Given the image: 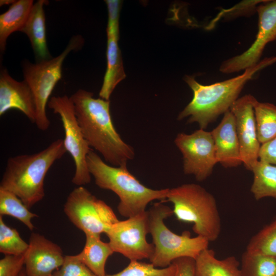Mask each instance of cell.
<instances>
[{
    "label": "cell",
    "mask_w": 276,
    "mask_h": 276,
    "mask_svg": "<svg viewBox=\"0 0 276 276\" xmlns=\"http://www.w3.org/2000/svg\"><path fill=\"white\" fill-rule=\"evenodd\" d=\"M240 270L242 276H276V257L245 251Z\"/></svg>",
    "instance_id": "cell-25"
},
{
    "label": "cell",
    "mask_w": 276,
    "mask_h": 276,
    "mask_svg": "<svg viewBox=\"0 0 276 276\" xmlns=\"http://www.w3.org/2000/svg\"><path fill=\"white\" fill-rule=\"evenodd\" d=\"M18 276H27L25 273V269H22Z\"/></svg>",
    "instance_id": "cell-34"
},
{
    "label": "cell",
    "mask_w": 276,
    "mask_h": 276,
    "mask_svg": "<svg viewBox=\"0 0 276 276\" xmlns=\"http://www.w3.org/2000/svg\"><path fill=\"white\" fill-rule=\"evenodd\" d=\"M256 99L252 95H246L238 98L229 109L235 119L241 160L249 171L251 170L259 160L261 147L257 136L254 108Z\"/></svg>",
    "instance_id": "cell-13"
},
{
    "label": "cell",
    "mask_w": 276,
    "mask_h": 276,
    "mask_svg": "<svg viewBox=\"0 0 276 276\" xmlns=\"http://www.w3.org/2000/svg\"><path fill=\"white\" fill-rule=\"evenodd\" d=\"M22 201L14 194L0 188V215H8L16 218L24 223L30 231L34 226L32 219L38 217L30 212Z\"/></svg>",
    "instance_id": "cell-24"
},
{
    "label": "cell",
    "mask_w": 276,
    "mask_h": 276,
    "mask_svg": "<svg viewBox=\"0 0 276 276\" xmlns=\"http://www.w3.org/2000/svg\"><path fill=\"white\" fill-rule=\"evenodd\" d=\"M275 60L276 57L264 59L241 75L210 85H202L194 77L186 76L184 80L192 90L193 97L179 113L178 120L188 117V123H197L200 129L204 130L220 115L229 110L245 84L258 71Z\"/></svg>",
    "instance_id": "cell-2"
},
{
    "label": "cell",
    "mask_w": 276,
    "mask_h": 276,
    "mask_svg": "<svg viewBox=\"0 0 276 276\" xmlns=\"http://www.w3.org/2000/svg\"><path fill=\"white\" fill-rule=\"evenodd\" d=\"M176 270V267L173 262L168 267L158 268L151 263L131 261L122 271L106 276H174Z\"/></svg>",
    "instance_id": "cell-28"
},
{
    "label": "cell",
    "mask_w": 276,
    "mask_h": 276,
    "mask_svg": "<svg viewBox=\"0 0 276 276\" xmlns=\"http://www.w3.org/2000/svg\"><path fill=\"white\" fill-rule=\"evenodd\" d=\"M174 143L181 152L183 171L199 181L209 177L218 163L211 132L199 129L191 134L178 133Z\"/></svg>",
    "instance_id": "cell-11"
},
{
    "label": "cell",
    "mask_w": 276,
    "mask_h": 276,
    "mask_svg": "<svg viewBox=\"0 0 276 276\" xmlns=\"http://www.w3.org/2000/svg\"><path fill=\"white\" fill-rule=\"evenodd\" d=\"M149 234L148 212L140 213L124 220H119L106 232L114 252L131 261L149 259L154 245L147 240Z\"/></svg>",
    "instance_id": "cell-10"
},
{
    "label": "cell",
    "mask_w": 276,
    "mask_h": 276,
    "mask_svg": "<svg viewBox=\"0 0 276 276\" xmlns=\"http://www.w3.org/2000/svg\"><path fill=\"white\" fill-rule=\"evenodd\" d=\"M53 276H97L76 255L65 256L63 263Z\"/></svg>",
    "instance_id": "cell-29"
},
{
    "label": "cell",
    "mask_w": 276,
    "mask_h": 276,
    "mask_svg": "<svg viewBox=\"0 0 276 276\" xmlns=\"http://www.w3.org/2000/svg\"><path fill=\"white\" fill-rule=\"evenodd\" d=\"M48 107L59 116L64 131V147L72 157L75 166L72 182L77 186L90 183L91 174L89 171L87 157L91 150L82 133L75 114L74 104L66 96L52 97Z\"/></svg>",
    "instance_id": "cell-9"
},
{
    "label": "cell",
    "mask_w": 276,
    "mask_h": 276,
    "mask_svg": "<svg viewBox=\"0 0 276 276\" xmlns=\"http://www.w3.org/2000/svg\"><path fill=\"white\" fill-rule=\"evenodd\" d=\"M246 251L276 257V218L251 238Z\"/></svg>",
    "instance_id": "cell-26"
},
{
    "label": "cell",
    "mask_w": 276,
    "mask_h": 276,
    "mask_svg": "<svg viewBox=\"0 0 276 276\" xmlns=\"http://www.w3.org/2000/svg\"><path fill=\"white\" fill-rule=\"evenodd\" d=\"M195 276H242L239 262L234 256L219 260L207 248L195 260Z\"/></svg>",
    "instance_id": "cell-19"
},
{
    "label": "cell",
    "mask_w": 276,
    "mask_h": 276,
    "mask_svg": "<svg viewBox=\"0 0 276 276\" xmlns=\"http://www.w3.org/2000/svg\"><path fill=\"white\" fill-rule=\"evenodd\" d=\"M63 211L85 236L101 237L119 220L110 206L83 186H78L69 194Z\"/></svg>",
    "instance_id": "cell-8"
},
{
    "label": "cell",
    "mask_w": 276,
    "mask_h": 276,
    "mask_svg": "<svg viewBox=\"0 0 276 276\" xmlns=\"http://www.w3.org/2000/svg\"><path fill=\"white\" fill-rule=\"evenodd\" d=\"M87 164L96 185L119 197L117 209L123 217L128 218L145 212L154 200L166 201L169 188L153 190L144 186L128 170L127 165L110 166L92 150L87 155Z\"/></svg>",
    "instance_id": "cell-4"
},
{
    "label": "cell",
    "mask_w": 276,
    "mask_h": 276,
    "mask_svg": "<svg viewBox=\"0 0 276 276\" xmlns=\"http://www.w3.org/2000/svg\"><path fill=\"white\" fill-rule=\"evenodd\" d=\"M259 160L272 165H276V137L261 145Z\"/></svg>",
    "instance_id": "cell-31"
},
{
    "label": "cell",
    "mask_w": 276,
    "mask_h": 276,
    "mask_svg": "<svg viewBox=\"0 0 276 276\" xmlns=\"http://www.w3.org/2000/svg\"><path fill=\"white\" fill-rule=\"evenodd\" d=\"M82 43V37L79 35L75 36L57 57L36 63L26 62L23 64L24 80L31 88L36 103L35 124L41 131L48 130L50 125L46 113V107L53 90L61 78L63 61L71 52L79 49Z\"/></svg>",
    "instance_id": "cell-7"
},
{
    "label": "cell",
    "mask_w": 276,
    "mask_h": 276,
    "mask_svg": "<svg viewBox=\"0 0 276 276\" xmlns=\"http://www.w3.org/2000/svg\"><path fill=\"white\" fill-rule=\"evenodd\" d=\"M48 3L47 1L39 0L34 3L26 22L20 31L28 37L38 61L50 59L46 40L43 9Z\"/></svg>",
    "instance_id": "cell-18"
},
{
    "label": "cell",
    "mask_w": 276,
    "mask_h": 276,
    "mask_svg": "<svg viewBox=\"0 0 276 276\" xmlns=\"http://www.w3.org/2000/svg\"><path fill=\"white\" fill-rule=\"evenodd\" d=\"M25 259L27 276H53L63 263L64 257L57 244L37 233H32Z\"/></svg>",
    "instance_id": "cell-15"
},
{
    "label": "cell",
    "mask_w": 276,
    "mask_h": 276,
    "mask_svg": "<svg viewBox=\"0 0 276 276\" xmlns=\"http://www.w3.org/2000/svg\"><path fill=\"white\" fill-rule=\"evenodd\" d=\"M32 0H19L10 6L0 15V49L5 51L8 37L13 32L20 31L24 26L32 7Z\"/></svg>",
    "instance_id": "cell-21"
},
{
    "label": "cell",
    "mask_w": 276,
    "mask_h": 276,
    "mask_svg": "<svg viewBox=\"0 0 276 276\" xmlns=\"http://www.w3.org/2000/svg\"><path fill=\"white\" fill-rule=\"evenodd\" d=\"M16 1L13 0H1L0 1V6H2L6 5H11L13 4Z\"/></svg>",
    "instance_id": "cell-33"
},
{
    "label": "cell",
    "mask_w": 276,
    "mask_h": 276,
    "mask_svg": "<svg viewBox=\"0 0 276 276\" xmlns=\"http://www.w3.org/2000/svg\"><path fill=\"white\" fill-rule=\"evenodd\" d=\"M176 267L174 276H195V259L183 257L175 260Z\"/></svg>",
    "instance_id": "cell-32"
},
{
    "label": "cell",
    "mask_w": 276,
    "mask_h": 276,
    "mask_svg": "<svg viewBox=\"0 0 276 276\" xmlns=\"http://www.w3.org/2000/svg\"><path fill=\"white\" fill-rule=\"evenodd\" d=\"M251 171L254 179L250 191L259 200L265 197L276 199V166L258 160Z\"/></svg>",
    "instance_id": "cell-22"
},
{
    "label": "cell",
    "mask_w": 276,
    "mask_h": 276,
    "mask_svg": "<svg viewBox=\"0 0 276 276\" xmlns=\"http://www.w3.org/2000/svg\"><path fill=\"white\" fill-rule=\"evenodd\" d=\"M113 253L109 243L102 241L101 237L86 235L84 246L76 256L96 275L106 276V263Z\"/></svg>",
    "instance_id": "cell-20"
},
{
    "label": "cell",
    "mask_w": 276,
    "mask_h": 276,
    "mask_svg": "<svg viewBox=\"0 0 276 276\" xmlns=\"http://www.w3.org/2000/svg\"><path fill=\"white\" fill-rule=\"evenodd\" d=\"M160 201L154 203L147 211L149 234L154 245L149 259L155 267L165 268L175 260L189 257L196 259L200 253L208 248L209 241L199 236L192 237L189 231L181 235L172 232L164 220L173 215V210Z\"/></svg>",
    "instance_id": "cell-5"
},
{
    "label": "cell",
    "mask_w": 276,
    "mask_h": 276,
    "mask_svg": "<svg viewBox=\"0 0 276 276\" xmlns=\"http://www.w3.org/2000/svg\"><path fill=\"white\" fill-rule=\"evenodd\" d=\"M66 152L63 140L58 139L37 153L9 157L0 188L16 195L30 209L44 197L45 177Z\"/></svg>",
    "instance_id": "cell-3"
},
{
    "label": "cell",
    "mask_w": 276,
    "mask_h": 276,
    "mask_svg": "<svg viewBox=\"0 0 276 276\" xmlns=\"http://www.w3.org/2000/svg\"><path fill=\"white\" fill-rule=\"evenodd\" d=\"M258 31L251 46L240 55L224 61L219 70L231 74L257 65L266 44L276 39V1H266L258 5Z\"/></svg>",
    "instance_id": "cell-12"
},
{
    "label": "cell",
    "mask_w": 276,
    "mask_h": 276,
    "mask_svg": "<svg viewBox=\"0 0 276 276\" xmlns=\"http://www.w3.org/2000/svg\"><path fill=\"white\" fill-rule=\"evenodd\" d=\"M29 246L17 231L8 226L0 215V252L5 255H21L27 251Z\"/></svg>",
    "instance_id": "cell-27"
},
{
    "label": "cell",
    "mask_w": 276,
    "mask_h": 276,
    "mask_svg": "<svg viewBox=\"0 0 276 276\" xmlns=\"http://www.w3.org/2000/svg\"><path fill=\"white\" fill-rule=\"evenodd\" d=\"M254 108L258 139L261 145L276 137V105L256 99Z\"/></svg>",
    "instance_id": "cell-23"
},
{
    "label": "cell",
    "mask_w": 276,
    "mask_h": 276,
    "mask_svg": "<svg viewBox=\"0 0 276 276\" xmlns=\"http://www.w3.org/2000/svg\"><path fill=\"white\" fill-rule=\"evenodd\" d=\"M218 163L225 168L236 167L242 164L235 119L228 110L219 125L211 131Z\"/></svg>",
    "instance_id": "cell-17"
},
{
    "label": "cell",
    "mask_w": 276,
    "mask_h": 276,
    "mask_svg": "<svg viewBox=\"0 0 276 276\" xmlns=\"http://www.w3.org/2000/svg\"><path fill=\"white\" fill-rule=\"evenodd\" d=\"M26 252L17 256L5 255L0 260V276H18L25 265Z\"/></svg>",
    "instance_id": "cell-30"
},
{
    "label": "cell",
    "mask_w": 276,
    "mask_h": 276,
    "mask_svg": "<svg viewBox=\"0 0 276 276\" xmlns=\"http://www.w3.org/2000/svg\"><path fill=\"white\" fill-rule=\"evenodd\" d=\"M75 114L90 147L113 166L127 165L134 158L133 148L117 131L110 112V101L94 98L93 93L80 89L70 97Z\"/></svg>",
    "instance_id": "cell-1"
},
{
    "label": "cell",
    "mask_w": 276,
    "mask_h": 276,
    "mask_svg": "<svg viewBox=\"0 0 276 276\" xmlns=\"http://www.w3.org/2000/svg\"><path fill=\"white\" fill-rule=\"evenodd\" d=\"M12 109L19 110L35 123L36 103L31 88L25 80L16 81L3 69L0 74V116Z\"/></svg>",
    "instance_id": "cell-16"
},
{
    "label": "cell",
    "mask_w": 276,
    "mask_h": 276,
    "mask_svg": "<svg viewBox=\"0 0 276 276\" xmlns=\"http://www.w3.org/2000/svg\"><path fill=\"white\" fill-rule=\"evenodd\" d=\"M173 205L177 220L192 223L197 236L214 241L221 232V219L214 196L202 186L185 183L169 188L165 202Z\"/></svg>",
    "instance_id": "cell-6"
},
{
    "label": "cell",
    "mask_w": 276,
    "mask_h": 276,
    "mask_svg": "<svg viewBox=\"0 0 276 276\" xmlns=\"http://www.w3.org/2000/svg\"><path fill=\"white\" fill-rule=\"evenodd\" d=\"M105 2L108 8V16L107 27V68L99 96L102 99L109 100L114 89L125 78L126 75L118 45L121 2L114 0H107Z\"/></svg>",
    "instance_id": "cell-14"
}]
</instances>
